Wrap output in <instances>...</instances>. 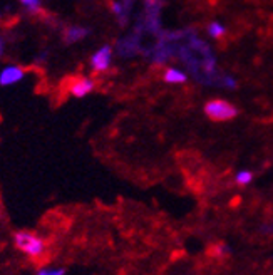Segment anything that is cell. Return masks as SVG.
Segmentation results:
<instances>
[{
    "label": "cell",
    "instance_id": "8",
    "mask_svg": "<svg viewBox=\"0 0 273 275\" xmlns=\"http://www.w3.org/2000/svg\"><path fill=\"white\" fill-rule=\"evenodd\" d=\"M164 81L166 82H185L186 74L181 73V71H178V69H168L164 73Z\"/></svg>",
    "mask_w": 273,
    "mask_h": 275
},
{
    "label": "cell",
    "instance_id": "12",
    "mask_svg": "<svg viewBox=\"0 0 273 275\" xmlns=\"http://www.w3.org/2000/svg\"><path fill=\"white\" fill-rule=\"evenodd\" d=\"M20 3L25 5L31 12H36L40 5V0H20Z\"/></svg>",
    "mask_w": 273,
    "mask_h": 275
},
{
    "label": "cell",
    "instance_id": "3",
    "mask_svg": "<svg viewBox=\"0 0 273 275\" xmlns=\"http://www.w3.org/2000/svg\"><path fill=\"white\" fill-rule=\"evenodd\" d=\"M111 56H113V49H111L109 45L101 47L91 59L92 69L96 71V73H104V71H108L111 66Z\"/></svg>",
    "mask_w": 273,
    "mask_h": 275
},
{
    "label": "cell",
    "instance_id": "10",
    "mask_svg": "<svg viewBox=\"0 0 273 275\" xmlns=\"http://www.w3.org/2000/svg\"><path fill=\"white\" fill-rule=\"evenodd\" d=\"M251 178H253V175H251L250 171H240L236 175V183L238 185H248Z\"/></svg>",
    "mask_w": 273,
    "mask_h": 275
},
{
    "label": "cell",
    "instance_id": "6",
    "mask_svg": "<svg viewBox=\"0 0 273 275\" xmlns=\"http://www.w3.org/2000/svg\"><path fill=\"white\" fill-rule=\"evenodd\" d=\"M117 52L121 54V56H124V57L136 56V54L139 52L138 44H136V39H134L133 34H131V36H127L126 39H121L117 42Z\"/></svg>",
    "mask_w": 273,
    "mask_h": 275
},
{
    "label": "cell",
    "instance_id": "5",
    "mask_svg": "<svg viewBox=\"0 0 273 275\" xmlns=\"http://www.w3.org/2000/svg\"><path fill=\"white\" fill-rule=\"evenodd\" d=\"M94 89V81L89 78H76L69 84V92L74 97H84Z\"/></svg>",
    "mask_w": 273,
    "mask_h": 275
},
{
    "label": "cell",
    "instance_id": "4",
    "mask_svg": "<svg viewBox=\"0 0 273 275\" xmlns=\"http://www.w3.org/2000/svg\"><path fill=\"white\" fill-rule=\"evenodd\" d=\"M25 71L19 66H5L0 71V86H12L22 81Z\"/></svg>",
    "mask_w": 273,
    "mask_h": 275
},
{
    "label": "cell",
    "instance_id": "7",
    "mask_svg": "<svg viewBox=\"0 0 273 275\" xmlns=\"http://www.w3.org/2000/svg\"><path fill=\"white\" fill-rule=\"evenodd\" d=\"M89 34V29H84V27H69L64 34V37H66V40L72 44V42H78L80 39H84Z\"/></svg>",
    "mask_w": 273,
    "mask_h": 275
},
{
    "label": "cell",
    "instance_id": "1",
    "mask_svg": "<svg viewBox=\"0 0 273 275\" xmlns=\"http://www.w3.org/2000/svg\"><path fill=\"white\" fill-rule=\"evenodd\" d=\"M14 243L20 252H24L31 259H40L45 253V242L32 232H17L14 235Z\"/></svg>",
    "mask_w": 273,
    "mask_h": 275
},
{
    "label": "cell",
    "instance_id": "11",
    "mask_svg": "<svg viewBox=\"0 0 273 275\" xmlns=\"http://www.w3.org/2000/svg\"><path fill=\"white\" fill-rule=\"evenodd\" d=\"M66 270L64 269H42L36 275H64Z\"/></svg>",
    "mask_w": 273,
    "mask_h": 275
},
{
    "label": "cell",
    "instance_id": "13",
    "mask_svg": "<svg viewBox=\"0 0 273 275\" xmlns=\"http://www.w3.org/2000/svg\"><path fill=\"white\" fill-rule=\"evenodd\" d=\"M3 52H5V42H3V39H0V56H3Z\"/></svg>",
    "mask_w": 273,
    "mask_h": 275
},
{
    "label": "cell",
    "instance_id": "2",
    "mask_svg": "<svg viewBox=\"0 0 273 275\" xmlns=\"http://www.w3.org/2000/svg\"><path fill=\"white\" fill-rule=\"evenodd\" d=\"M204 113H206V116L213 121H228V119H233L238 111L234 106L227 103V101L215 99L204 106Z\"/></svg>",
    "mask_w": 273,
    "mask_h": 275
},
{
    "label": "cell",
    "instance_id": "9",
    "mask_svg": "<svg viewBox=\"0 0 273 275\" xmlns=\"http://www.w3.org/2000/svg\"><path fill=\"white\" fill-rule=\"evenodd\" d=\"M208 32H210L211 37H215V39H220V37L225 34V27L220 22H213V24H210V27H208Z\"/></svg>",
    "mask_w": 273,
    "mask_h": 275
}]
</instances>
